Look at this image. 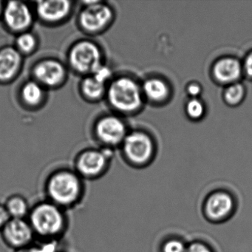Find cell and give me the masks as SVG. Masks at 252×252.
I'll return each instance as SVG.
<instances>
[{
    "instance_id": "cell-11",
    "label": "cell",
    "mask_w": 252,
    "mask_h": 252,
    "mask_svg": "<svg viewBox=\"0 0 252 252\" xmlns=\"http://www.w3.org/2000/svg\"><path fill=\"white\" fill-rule=\"evenodd\" d=\"M243 73V65L237 59L224 57L220 59L212 67L214 79L220 84L230 85L236 83Z\"/></svg>"
},
{
    "instance_id": "cell-9",
    "label": "cell",
    "mask_w": 252,
    "mask_h": 252,
    "mask_svg": "<svg viewBox=\"0 0 252 252\" xmlns=\"http://www.w3.org/2000/svg\"><path fill=\"white\" fill-rule=\"evenodd\" d=\"M88 4L81 14V25L88 32H99L111 22L113 11L110 7L98 2H88Z\"/></svg>"
},
{
    "instance_id": "cell-23",
    "label": "cell",
    "mask_w": 252,
    "mask_h": 252,
    "mask_svg": "<svg viewBox=\"0 0 252 252\" xmlns=\"http://www.w3.org/2000/svg\"><path fill=\"white\" fill-rule=\"evenodd\" d=\"M187 245L179 239L172 238L166 240L161 248V252H186Z\"/></svg>"
},
{
    "instance_id": "cell-17",
    "label": "cell",
    "mask_w": 252,
    "mask_h": 252,
    "mask_svg": "<svg viewBox=\"0 0 252 252\" xmlns=\"http://www.w3.org/2000/svg\"><path fill=\"white\" fill-rule=\"evenodd\" d=\"M3 205L13 219H27L32 209L27 199L20 194H11L7 197Z\"/></svg>"
},
{
    "instance_id": "cell-15",
    "label": "cell",
    "mask_w": 252,
    "mask_h": 252,
    "mask_svg": "<svg viewBox=\"0 0 252 252\" xmlns=\"http://www.w3.org/2000/svg\"><path fill=\"white\" fill-rule=\"evenodd\" d=\"M21 63L20 53L12 48L0 51V80L11 79L17 73Z\"/></svg>"
},
{
    "instance_id": "cell-26",
    "label": "cell",
    "mask_w": 252,
    "mask_h": 252,
    "mask_svg": "<svg viewBox=\"0 0 252 252\" xmlns=\"http://www.w3.org/2000/svg\"><path fill=\"white\" fill-rule=\"evenodd\" d=\"M186 252H213L212 249L203 242L194 241L187 245Z\"/></svg>"
},
{
    "instance_id": "cell-6",
    "label": "cell",
    "mask_w": 252,
    "mask_h": 252,
    "mask_svg": "<svg viewBox=\"0 0 252 252\" xmlns=\"http://www.w3.org/2000/svg\"><path fill=\"white\" fill-rule=\"evenodd\" d=\"M235 200L228 191H215L205 200L203 212L209 220L220 222L231 218L235 210Z\"/></svg>"
},
{
    "instance_id": "cell-12",
    "label": "cell",
    "mask_w": 252,
    "mask_h": 252,
    "mask_svg": "<svg viewBox=\"0 0 252 252\" xmlns=\"http://www.w3.org/2000/svg\"><path fill=\"white\" fill-rule=\"evenodd\" d=\"M7 26L14 31L25 30L32 22V14L29 7L21 2L12 1L7 4L4 11Z\"/></svg>"
},
{
    "instance_id": "cell-19",
    "label": "cell",
    "mask_w": 252,
    "mask_h": 252,
    "mask_svg": "<svg viewBox=\"0 0 252 252\" xmlns=\"http://www.w3.org/2000/svg\"><path fill=\"white\" fill-rule=\"evenodd\" d=\"M246 95V89L240 82L228 85L223 93L224 101L230 106L238 105Z\"/></svg>"
},
{
    "instance_id": "cell-8",
    "label": "cell",
    "mask_w": 252,
    "mask_h": 252,
    "mask_svg": "<svg viewBox=\"0 0 252 252\" xmlns=\"http://www.w3.org/2000/svg\"><path fill=\"white\" fill-rule=\"evenodd\" d=\"M109 158L104 152L88 150L76 161V172L82 179L95 180L104 175L108 166Z\"/></svg>"
},
{
    "instance_id": "cell-22",
    "label": "cell",
    "mask_w": 252,
    "mask_h": 252,
    "mask_svg": "<svg viewBox=\"0 0 252 252\" xmlns=\"http://www.w3.org/2000/svg\"><path fill=\"white\" fill-rule=\"evenodd\" d=\"M36 39L33 34L25 33L20 35L17 40V45L19 49L24 53L31 52L36 46Z\"/></svg>"
},
{
    "instance_id": "cell-5",
    "label": "cell",
    "mask_w": 252,
    "mask_h": 252,
    "mask_svg": "<svg viewBox=\"0 0 252 252\" xmlns=\"http://www.w3.org/2000/svg\"><path fill=\"white\" fill-rule=\"evenodd\" d=\"M1 238L10 249L25 250L33 245L36 236L27 219H11L1 231Z\"/></svg>"
},
{
    "instance_id": "cell-1",
    "label": "cell",
    "mask_w": 252,
    "mask_h": 252,
    "mask_svg": "<svg viewBox=\"0 0 252 252\" xmlns=\"http://www.w3.org/2000/svg\"><path fill=\"white\" fill-rule=\"evenodd\" d=\"M36 237L41 240H60L68 227L65 210L48 200L36 203L27 218Z\"/></svg>"
},
{
    "instance_id": "cell-25",
    "label": "cell",
    "mask_w": 252,
    "mask_h": 252,
    "mask_svg": "<svg viewBox=\"0 0 252 252\" xmlns=\"http://www.w3.org/2000/svg\"><path fill=\"white\" fill-rule=\"evenodd\" d=\"M93 73H94V76H93L94 77L104 84H105L106 82L111 77V71L110 69L108 67H104L102 64L99 66Z\"/></svg>"
},
{
    "instance_id": "cell-31",
    "label": "cell",
    "mask_w": 252,
    "mask_h": 252,
    "mask_svg": "<svg viewBox=\"0 0 252 252\" xmlns=\"http://www.w3.org/2000/svg\"><path fill=\"white\" fill-rule=\"evenodd\" d=\"M1 8H2V3L0 2V11H1Z\"/></svg>"
},
{
    "instance_id": "cell-24",
    "label": "cell",
    "mask_w": 252,
    "mask_h": 252,
    "mask_svg": "<svg viewBox=\"0 0 252 252\" xmlns=\"http://www.w3.org/2000/svg\"><path fill=\"white\" fill-rule=\"evenodd\" d=\"M40 244L33 246L27 249V252H59L58 244L59 240H51L45 241L42 240Z\"/></svg>"
},
{
    "instance_id": "cell-13",
    "label": "cell",
    "mask_w": 252,
    "mask_h": 252,
    "mask_svg": "<svg viewBox=\"0 0 252 252\" xmlns=\"http://www.w3.org/2000/svg\"><path fill=\"white\" fill-rule=\"evenodd\" d=\"M34 75L41 83L52 87L63 82L65 76V70L59 62L45 60L36 66Z\"/></svg>"
},
{
    "instance_id": "cell-14",
    "label": "cell",
    "mask_w": 252,
    "mask_h": 252,
    "mask_svg": "<svg viewBox=\"0 0 252 252\" xmlns=\"http://www.w3.org/2000/svg\"><path fill=\"white\" fill-rule=\"evenodd\" d=\"M71 5L66 0L40 1L36 9L39 17L48 22H57L64 19L70 11Z\"/></svg>"
},
{
    "instance_id": "cell-2",
    "label": "cell",
    "mask_w": 252,
    "mask_h": 252,
    "mask_svg": "<svg viewBox=\"0 0 252 252\" xmlns=\"http://www.w3.org/2000/svg\"><path fill=\"white\" fill-rule=\"evenodd\" d=\"M83 181L76 171L61 169L53 172L45 181L47 200L64 210L75 207L85 195Z\"/></svg>"
},
{
    "instance_id": "cell-18",
    "label": "cell",
    "mask_w": 252,
    "mask_h": 252,
    "mask_svg": "<svg viewBox=\"0 0 252 252\" xmlns=\"http://www.w3.org/2000/svg\"><path fill=\"white\" fill-rule=\"evenodd\" d=\"M22 96L25 102L29 105H36L43 97V90L36 82H29L23 87Z\"/></svg>"
},
{
    "instance_id": "cell-21",
    "label": "cell",
    "mask_w": 252,
    "mask_h": 252,
    "mask_svg": "<svg viewBox=\"0 0 252 252\" xmlns=\"http://www.w3.org/2000/svg\"><path fill=\"white\" fill-rule=\"evenodd\" d=\"M186 112L190 119L193 120H198L204 115V104L198 98H191L187 102Z\"/></svg>"
},
{
    "instance_id": "cell-28",
    "label": "cell",
    "mask_w": 252,
    "mask_h": 252,
    "mask_svg": "<svg viewBox=\"0 0 252 252\" xmlns=\"http://www.w3.org/2000/svg\"><path fill=\"white\" fill-rule=\"evenodd\" d=\"M11 219L9 215L7 212L5 206L2 203H0V231L5 226V224Z\"/></svg>"
},
{
    "instance_id": "cell-3",
    "label": "cell",
    "mask_w": 252,
    "mask_h": 252,
    "mask_svg": "<svg viewBox=\"0 0 252 252\" xmlns=\"http://www.w3.org/2000/svg\"><path fill=\"white\" fill-rule=\"evenodd\" d=\"M142 90L138 84L127 77L116 79L110 85L107 92L110 104L118 111L132 113L142 105Z\"/></svg>"
},
{
    "instance_id": "cell-4",
    "label": "cell",
    "mask_w": 252,
    "mask_h": 252,
    "mask_svg": "<svg viewBox=\"0 0 252 252\" xmlns=\"http://www.w3.org/2000/svg\"><path fill=\"white\" fill-rule=\"evenodd\" d=\"M153 140L144 132H133L126 135L123 141V152L131 164L144 166L148 164L154 156Z\"/></svg>"
},
{
    "instance_id": "cell-30",
    "label": "cell",
    "mask_w": 252,
    "mask_h": 252,
    "mask_svg": "<svg viewBox=\"0 0 252 252\" xmlns=\"http://www.w3.org/2000/svg\"><path fill=\"white\" fill-rule=\"evenodd\" d=\"M16 252H27V249H25V250L17 251Z\"/></svg>"
},
{
    "instance_id": "cell-27",
    "label": "cell",
    "mask_w": 252,
    "mask_h": 252,
    "mask_svg": "<svg viewBox=\"0 0 252 252\" xmlns=\"http://www.w3.org/2000/svg\"><path fill=\"white\" fill-rule=\"evenodd\" d=\"M242 65L243 73L249 79H252V51L246 56Z\"/></svg>"
},
{
    "instance_id": "cell-16",
    "label": "cell",
    "mask_w": 252,
    "mask_h": 252,
    "mask_svg": "<svg viewBox=\"0 0 252 252\" xmlns=\"http://www.w3.org/2000/svg\"><path fill=\"white\" fill-rule=\"evenodd\" d=\"M142 93L150 101L161 102L169 96V88L167 84L162 79L151 78L144 82Z\"/></svg>"
},
{
    "instance_id": "cell-7",
    "label": "cell",
    "mask_w": 252,
    "mask_h": 252,
    "mask_svg": "<svg viewBox=\"0 0 252 252\" xmlns=\"http://www.w3.org/2000/svg\"><path fill=\"white\" fill-rule=\"evenodd\" d=\"M101 52L99 48L88 41L76 44L70 54V63L72 67L80 73H94L101 65Z\"/></svg>"
},
{
    "instance_id": "cell-20",
    "label": "cell",
    "mask_w": 252,
    "mask_h": 252,
    "mask_svg": "<svg viewBox=\"0 0 252 252\" xmlns=\"http://www.w3.org/2000/svg\"><path fill=\"white\" fill-rule=\"evenodd\" d=\"M105 84L97 80L94 76L87 78L82 83V91L88 98L97 99L104 94Z\"/></svg>"
},
{
    "instance_id": "cell-10",
    "label": "cell",
    "mask_w": 252,
    "mask_h": 252,
    "mask_svg": "<svg viewBox=\"0 0 252 252\" xmlns=\"http://www.w3.org/2000/svg\"><path fill=\"white\" fill-rule=\"evenodd\" d=\"M96 134L104 144L115 146L125 141L126 129L125 123L116 116L103 118L96 125Z\"/></svg>"
},
{
    "instance_id": "cell-29",
    "label": "cell",
    "mask_w": 252,
    "mask_h": 252,
    "mask_svg": "<svg viewBox=\"0 0 252 252\" xmlns=\"http://www.w3.org/2000/svg\"><path fill=\"white\" fill-rule=\"evenodd\" d=\"M187 91L189 95H191L192 98H197L201 93L202 90L198 84L191 83L187 87Z\"/></svg>"
}]
</instances>
